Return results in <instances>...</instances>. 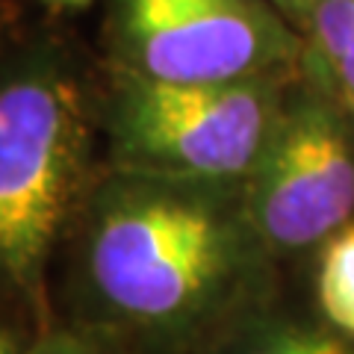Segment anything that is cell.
Wrapping results in <instances>:
<instances>
[{
    "label": "cell",
    "instance_id": "6da1fadb",
    "mask_svg": "<svg viewBox=\"0 0 354 354\" xmlns=\"http://www.w3.org/2000/svg\"><path fill=\"white\" fill-rule=\"evenodd\" d=\"M260 251L242 183L115 169L88 204L83 274L109 322L177 342L245 295Z\"/></svg>",
    "mask_w": 354,
    "mask_h": 354
},
{
    "label": "cell",
    "instance_id": "7a4b0ae2",
    "mask_svg": "<svg viewBox=\"0 0 354 354\" xmlns=\"http://www.w3.org/2000/svg\"><path fill=\"white\" fill-rule=\"evenodd\" d=\"M292 71L230 83H165L115 68L106 113L115 169L242 183L269 142Z\"/></svg>",
    "mask_w": 354,
    "mask_h": 354
},
{
    "label": "cell",
    "instance_id": "3957f363",
    "mask_svg": "<svg viewBox=\"0 0 354 354\" xmlns=\"http://www.w3.org/2000/svg\"><path fill=\"white\" fill-rule=\"evenodd\" d=\"M86 109L59 62L27 57L0 86V263L41 301L44 263L83 183Z\"/></svg>",
    "mask_w": 354,
    "mask_h": 354
},
{
    "label": "cell",
    "instance_id": "277c9868",
    "mask_svg": "<svg viewBox=\"0 0 354 354\" xmlns=\"http://www.w3.org/2000/svg\"><path fill=\"white\" fill-rule=\"evenodd\" d=\"M272 0H109L115 68L165 83L292 71L301 41Z\"/></svg>",
    "mask_w": 354,
    "mask_h": 354
},
{
    "label": "cell",
    "instance_id": "5b68a950",
    "mask_svg": "<svg viewBox=\"0 0 354 354\" xmlns=\"http://www.w3.org/2000/svg\"><path fill=\"white\" fill-rule=\"evenodd\" d=\"M242 204L269 251L322 245L354 216V139L319 86L290 88L263 153L242 180Z\"/></svg>",
    "mask_w": 354,
    "mask_h": 354
},
{
    "label": "cell",
    "instance_id": "8992f818",
    "mask_svg": "<svg viewBox=\"0 0 354 354\" xmlns=\"http://www.w3.org/2000/svg\"><path fill=\"white\" fill-rule=\"evenodd\" d=\"M316 301L325 322L354 339V225L322 242L316 266Z\"/></svg>",
    "mask_w": 354,
    "mask_h": 354
},
{
    "label": "cell",
    "instance_id": "52a82bcc",
    "mask_svg": "<svg viewBox=\"0 0 354 354\" xmlns=\"http://www.w3.org/2000/svg\"><path fill=\"white\" fill-rule=\"evenodd\" d=\"M227 354H354V346L330 325L266 322L242 334Z\"/></svg>",
    "mask_w": 354,
    "mask_h": 354
},
{
    "label": "cell",
    "instance_id": "ba28073f",
    "mask_svg": "<svg viewBox=\"0 0 354 354\" xmlns=\"http://www.w3.org/2000/svg\"><path fill=\"white\" fill-rule=\"evenodd\" d=\"M3 354H109L104 342H97L95 337L83 334V330H41L36 339H30L27 346L3 339Z\"/></svg>",
    "mask_w": 354,
    "mask_h": 354
},
{
    "label": "cell",
    "instance_id": "9c48e42d",
    "mask_svg": "<svg viewBox=\"0 0 354 354\" xmlns=\"http://www.w3.org/2000/svg\"><path fill=\"white\" fill-rule=\"evenodd\" d=\"M330 68V74H334V80H337V86H339V92L348 97V104L354 106V48L351 50H346L339 59H334L328 65Z\"/></svg>",
    "mask_w": 354,
    "mask_h": 354
},
{
    "label": "cell",
    "instance_id": "30bf717a",
    "mask_svg": "<svg viewBox=\"0 0 354 354\" xmlns=\"http://www.w3.org/2000/svg\"><path fill=\"white\" fill-rule=\"evenodd\" d=\"M274 6L281 9V12L290 18V21H298V24H304V21L310 18V12H313V6L319 3V0H272Z\"/></svg>",
    "mask_w": 354,
    "mask_h": 354
},
{
    "label": "cell",
    "instance_id": "8fae6325",
    "mask_svg": "<svg viewBox=\"0 0 354 354\" xmlns=\"http://www.w3.org/2000/svg\"><path fill=\"white\" fill-rule=\"evenodd\" d=\"M48 6H53V9H83V6H88L92 0H44Z\"/></svg>",
    "mask_w": 354,
    "mask_h": 354
}]
</instances>
